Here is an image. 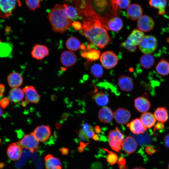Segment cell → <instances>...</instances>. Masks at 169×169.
<instances>
[{
	"mask_svg": "<svg viewBox=\"0 0 169 169\" xmlns=\"http://www.w3.org/2000/svg\"><path fill=\"white\" fill-rule=\"evenodd\" d=\"M114 114L111 109L107 106L104 107L100 109L98 112L99 120L104 123H109L113 119Z\"/></svg>",
	"mask_w": 169,
	"mask_h": 169,
	"instance_id": "obj_23",
	"label": "cell"
},
{
	"mask_svg": "<svg viewBox=\"0 0 169 169\" xmlns=\"http://www.w3.org/2000/svg\"><path fill=\"white\" fill-rule=\"evenodd\" d=\"M23 90L25 95V100L29 103L36 104L38 102L40 96L33 86H26Z\"/></svg>",
	"mask_w": 169,
	"mask_h": 169,
	"instance_id": "obj_12",
	"label": "cell"
},
{
	"mask_svg": "<svg viewBox=\"0 0 169 169\" xmlns=\"http://www.w3.org/2000/svg\"><path fill=\"white\" fill-rule=\"evenodd\" d=\"M168 169H169V165H168Z\"/></svg>",
	"mask_w": 169,
	"mask_h": 169,
	"instance_id": "obj_56",
	"label": "cell"
},
{
	"mask_svg": "<svg viewBox=\"0 0 169 169\" xmlns=\"http://www.w3.org/2000/svg\"><path fill=\"white\" fill-rule=\"evenodd\" d=\"M155 59L154 56L150 54H145L140 59V63L144 69H149L154 64Z\"/></svg>",
	"mask_w": 169,
	"mask_h": 169,
	"instance_id": "obj_29",
	"label": "cell"
},
{
	"mask_svg": "<svg viewBox=\"0 0 169 169\" xmlns=\"http://www.w3.org/2000/svg\"><path fill=\"white\" fill-rule=\"evenodd\" d=\"M46 169H62L61 163L60 159L51 154H48L44 158Z\"/></svg>",
	"mask_w": 169,
	"mask_h": 169,
	"instance_id": "obj_22",
	"label": "cell"
},
{
	"mask_svg": "<svg viewBox=\"0 0 169 169\" xmlns=\"http://www.w3.org/2000/svg\"><path fill=\"white\" fill-rule=\"evenodd\" d=\"M143 10L141 6L137 4L130 5L127 8V14L132 20H138L142 15Z\"/></svg>",
	"mask_w": 169,
	"mask_h": 169,
	"instance_id": "obj_21",
	"label": "cell"
},
{
	"mask_svg": "<svg viewBox=\"0 0 169 169\" xmlns=\"http://www.w3.org/2000/svg\"><path fill=\"white\" fill-rule=\"evenodd\" d=\"M157 46L156 38L151 35H145L139 47L141 51L144 54H151L156 49Z\"/></svg>",
	"mask_w": 169,
	"mask_h": 169,
	"instance_id": "obj_6",
	"label": "cell"
},
{
	"mask_svg": "<svg viewBox=\"0 0 169 169\" xmlns=\"http://www.w3.org/2000/svg\"><path fill=\"white\" fill-rule=\"evenodd\" d=\"M156 69L161 75H167L169 74V62L164 59H161L156 66Z\"/></svg>",
	"mask_w": 169,
	"mask_h": 169,
	"instance_id": "obj_32",
	"label": "cell"
},
{
	"mask_svg": "<svg viewBox=\"0 0 169 169\" xmlns=\"http://www.w3.org/2000/svg\"><path fill=\"white\" fill-rule=\"evenodd\" d=\"M118 156L115 154L111 152L106 156L107 161L111 165L115 164L118 161Z\"/></svg>",
	"mask_w": 169,
	"mask_h": 169,
	"instance_id": "obj_39",
	"label": "cell"
},
{
	"mask_svg": "<svg viewBox=\"0 0 169 169\" xmlns=\"http://www.w3.org/2000/svg\"><path fill=\"white\" fill-rule=\"evenodd\" d=\"M108 137L109 144L111 148L115 151H119L121 148L124 139V135L118 127L111 130Z\"/></svg>",
	"mask_w": 169,
	"mask_h": 169,
	"instance_id": "obj_5",
	"label": "cell"
},
{
	"mask_svg": "<svg viewBox=\"0 0 169 169\" xmlns=\"http://www.w3.org/2000/svg\"><path fill=\"white\" fill-rule=\"evenodd\" d=\"M107 26L108 30L117 32L122 28L123 23L120 18L115 16L111 18L108 21Z\"/></svg>",
	"mask_w": 169,
	"mask_h": 169,
	"instance_id": "obj_26",
	"label": "cell"
},
{
	"mask_svg": "<svg viewBox=\"0 0 169 169\" xmlns=\"http://www.w3.org/2000/svg\"><path fill=\"white\" fill-rule=\"evenodd\" d=\"M133 169H146L141 167H137Z\"/></svg>",
	"mask_w": 169,
	"mask_h": 169,
	"instance_id": "obj_53",
	"label": "cell"
},
{
	"mask_svg": "<svg viewBox=\"0 0 169 169\" xmlns=\"http://www.w3.org/2000/svg\"><path fill=\"white\" fill-rule=\"evenodd\" d=\"M80 45V42L79 39L74 36L69 38L66 42V48L71 51H76L79 48Z\"/></svg>",
	"mask_w": 169,
	"mask_h": 169,
	"instance_id": "obj_34",
	"label": "cell"
},
{
	"mask_svg": "<svg viewBox=\"0 0 169 169\" xmlns=\"http://www.w3.org/2000/svg\"><path fill=\"white\" fill-rule=\"evenodd\" d=\"M39 141L31 133L25 135L16 143L22 148L28 149L33 153L38 149Z\"/></svg>",
	"mask_w": 169,
	"mask_h": 169,
	"instance_id": "obj_4",
	"label": "cell"
},
{
	"mask_svg": "<svg viewBox=\"0 0 169 169\" xmlns=\"http://www.w3.org/2000/svg\"><path fill=\"white\" fill-rule=\"evenodd\" d=\"M41 0H26L27 6L31 11H34L40 6Z\"/></svg>",
	"mask_w": 169,
	"mask_h": 169,
	"instance_id": "obj_38",
	"label": "cell"
},
{
	"mask_svg": "<svg viewBox=\"0 0 169 169\" xmlns=\"http://www.w3.org/2000/svg\"><path fill=\"white\" fill-rule=\"evenodd\" d=\"M131 116V113L129 110L122 108L118 109L114 114V119L119 124L127 123L129 121Z\"/></svg>",
	"mask_w": 169,
	"mask_h": 169,
	"instance_id": "obj_11",
	"label": "cell"
},
{
	"mask_svg": "<svg viewBox=\"0 0 169 169\" xmlns=\"http://www.w3.org/2000/svg\"><path fill=\"white\" fill-rule=\"evenodd\" d=\"M9 98L13 102L18 103L21 101L23 98L24 93L23 90L19 88H14L10 91Z\"/></svg>",
	"mask_w": 169,
	"mask_h": 169,
	"instance_id": "obj_28",
	"label": "cell"
},
{
	"mask_svg": "<svg viewBox=\"0 0 169 169\" xmlns=\"http://www.w3.org/2000/svg\"><path fill=\"white\" fill-rule=\"evenodd\" d=\"M137 25L139 29L141 31L148 32L153 28L154 22L150 16L143 15L138 20Z\"/></svg>",
	"mask_w": 169,
	"mask_h": 169,
	"instance_id": "obj_10",
	"label": "cell"
},
{
	"mask_svg": "<svg viewBox=\"0 0 169 169\" xmlns=\"http://www.w3.org/2000/svg\"><path fill=\"white\" fill-rule=\"evenodd\" d=\"M17 5L21 6L19 0H0V16L3 18L9 16Z\"/></svg>",
	"mask_w": 169,
	"mask_h": 169,
	"instance_id": "obj_7",
	"label": "cell"
},
{
	"mask_svg": "<svg viewBox=\"0 0 169 169\" xmlns=\"http://www.w3.org/2000/svg\"><path fill=\"white\" fill-rule=\"evenodd\" d=\"M22 149L16 142L9 144L7 151V155L9 158L13 161L19 160L22 156Z\"/></svg>",
	"mask_w": 169,
	"mask_h": 169,
	"instance_id": "obj_14",
	"label": "cell"
},
{
	"mask_svg": "<svg viewBox=\"0 0 169 169\" xmlns=\"http://www.w3.org/2000/svg\"><path fill=\"white\" fill-rule=\"evenodd\" d=\"M100 52L99 50L92 49L89 45L86 46V49L81 54V56L87 59V64L90 62L95 61L98 60L100 56Z\"/></svg>",
	"mask_w": 169,
	"mask_h": 169,
	"instance_id": "obj_17",
	"label": "cell"
},
{
	"mask_svg": "<svg viewBox=\"0 0 169 169\" xmlns=\"http://www.w3.org/2000/svg\"><path fill=\"white\" fill-rule=\"evenodd\" d=\"M131 0H117L118 7L120 9L127 8L130 5Z\"/></svg>",
	"mask_w": 169,
	"mask_h": 169,
	"instance_id": "obj_40",
	"label": "cell"
},
{
	"mask_svg": "<svg viewBox=\"0 0 169 169\" xmlns=\"http://www.w3.org/2000/svg\"><path fill=\"white\" fill-rule=\"evenodd\" d=\"M1 139L0 138V144L1 143Z\"/></svg>",
	"mask_w": 169,
	"mask_h": 169,
	"instance_id": "obj_55",
	"label": "cell"
},
{
	"mask_svg": "<svg viewBox=\"0 0 169 169\" xmlns=\"http://www.w3.org/2000/svg\"><path fill=\"white\" fill-rule=\"evenodd\" d=\"M125 162V160L124 158H120L119 160L118 164H119L120 165H124Z\"/></svg>",
	"mask_w": 169,
	"mask_h": 169,
	"instance_id": "obj_49",
	"label": "cell"
},
{
	"mask_svg": "<svg viewBox=\"0 0 169 169\" xmlns=\"http://www.w3.org/2000/svg\"><path fill=\"white\" fill-rule=\"evenodd\" d=\"M167 42H168L169 43V38L167 39Z\"/></svg>",
	"mask_w": 169,
	"mask_h": 169,
	"instance_id": "obj_54",
	"label": "cell"
},
{
	"mask_svg": "<svg viewBox=\"0 0 169 169\" xmlns=\"http://www.w3.org/2000/svg\"><path fill=\"white\" fill-rule=\"evenodd\" d=\"M79 14L107 23L118 13L117 0H74Z\"/></svg>",
	"mask_w": 169,
	"mask_h": 169,
	"instance_id": "obj_1",
	"label": "cell"
},
{
	"mask_svg": "<svg viewBox=\"0 0 169 169\" xmlns=\"http://www.w3.org/2000/svg\"><path fill=\"white\" fill-rule=\"evenodd\" d=\"M94 134L93 128H91L89 131H88L85 134V136L87 139H89V138L92 137L93 135Z\"/></svg>",
	"mask_w": 169,
	"mask_h": 169,
	"instance_id": "obj_45",
	"label": "cell"
},
{
	"mask_svg": "<svg viewBox=\"0 0 169 169\" xmlns=\"http://www.w3.org/2000/svg\"><path fill=\"white\" fill-rule=\"evenodd\" d=\"M163 142L164 145L169 148V134L165 136L163 139Z\"/></svg>",
	"mask_w": 169,
	"mask_h": 169,
	"instance_id": "obj_44",
	"label": "cell"
},
{
	"mask_svg": "<svg viewBox=\"0 0 169 169\" xmlns=\"http://www.w3.org/2000/svg\"><path fill=\"white\" fill-rule=\"evenodd\" d=\"M7 81L9 86L13 88H18L23 81L21 75L16 72L10 74L7 77Z\"/></svg>",
	"mask_w": 169,
	"mask_h": 169,
	"instance_id": "obj_25",
	"label": "cell"
},
{
	"mask_svg": "<svg viewBox=\"0 0 169 169\" xmlns=\"http://www.w3.org/2000/svg\"><path fill=\"white\" fill-rule=\"evenodd\" d=\"M5 90L4 86L2 84H0V95L1 96H3V93Z\"/></svg>",
	"mask_w": 169,
	"mask_h": 169,
	"instance_id": "obj_48",
	"label": "cell"
},
{
	"mask_svg": "<svg viewBox=\"0 0 169 169\" xmlns=\"http://www.w3.org/2000/svg\"><path fill=\"white\" fill-rule=\"evenodd\" d=\"M127 126L134 134H139L143 133L147 128L143 125L140 119L133 120L127 125Z\"/></svg>",
	"mask_w": 169,
	"mask_h": 169,
	"instance_id": "obj_20",
	"label": "cell"
},
{
	"mask_svg": "<svg viewBox=\"0 0 169 169\" xmlns=\"http://www.w3.org/2000/svg\"><path fill=\"white\" fill-rule=\"evenodd\" d=\"M143 32L139 29H134L129 36L125 41L132 45H139L144 37Z\"/></svg>",
	"mask_w": 169,
	"mask_h": 169,
	"instance_id": "obj_18",
	"label": "cell"
},
{
	"mask_svg": "<svg viewBox=\"0 0 169 169\" xmlns=\"http://www.w3.org/2000/svg\"><path fill=\"white\" fill-rule=\"evenodd\" d=\"M164 125L162 123L158 122L155 125L154 129L155 130H160L162 129L164 127Z\"/></svg>",
	"mask_w": 169,
	"mask_h": 169,
	"instance_id": "obj_46",
	"label": "cell"
},
{
	"mask_svg": "<svg viewBox=\"0 0 169 169\" xmlns=\"http://www.w3.org/2000/svg\"><path fill=\"white\" fill-rule=\"evenodd\" d=\"M12 47L8 43L0 42V57H5L8 56L11 54Z\"/></svg>",
	"mask_w": 169,
	"mask_h": 169,
	"instance_id": "obj_36",
	"label": "cell"
},
{
	"mask_svg": "<svg viewBox=\"0 0 169 169\" xmlns=\"http://www.w3.org/2000/svg\"><path fill=\"white\" fill-rule=\"evenodd\" d=\"M120 46L122 47L125 48L131 52H135L137 48L136 46L131 45L125 41L122 43Z\"/></svg>",
	"mask_w": 169,
	"mask_h": 169,
	"instance_id": "obj_41",
	"label": "cell"
},
{
	"mask_svg": "<svg viewBox=\"0 0 169 169\" xmlns=\"http://www.w3.org/2000/svg\"><path fill=\"white\" fill-rule=\"evenodd\" d=\"M51 132L49 126L41 125L36 127L32 133L39 141L43 142L48 140L51 135Z\"/></svg>",
	"mask_w": 169,
	"mask_h": 169,
	"instance_id": "obj_9",
	"label": "cell"
},
{
	"mask_svg": "<svg viewBox=\"0 0 169 169\" xmlns=\"http://www.w3.org/2000/svg\"><path fill=\"white\" fill-rule=\"evenodd\" d=\"M48 49L45 46L36 44L33 47L31 54L32 57L41 60L49 54Z\"/></svg>",
	"mask_w": 169,
	"mask_h": 169,
	"instance_id": "obj_16",
	"label": "cell"
},
{
	"mask_svg": "<svg viewBox=\"0 0 169 169\" xmlns=\"http://www.w3.org/2000/svg\"><path fill=\"white\" fill-rule=\"evenodd\" d=\"M72 26H73L74 28L77 30H80L82 27L81 23L78 21L73 22Z\"/></svg>",
	"mask_w": 169,
	"mask_h": 169,
	"instance_id": "obj_43",
	"label": "cell"
},
{
	"mask_svg": "<svg viewBox=\"0 0 169 169\" xmlns=\"http://www.w3.org/2000/svg\"><path fill=\"white\" fill-rule=\"evenodd\" d=\"M92 137L95 141H98L99 140V136L95 134L93 135Z\"/></svg>",
	"mask_w": 169,
	"mask_h": 169,
	"instance_id": "obj_50",
	"label": "cell"
},
{
	"mask_svg": "<svg viewBox=\"0 0 169 169\" xmlns=\"http://www.w3.org/2000/svg\"><path fill=\"white\" fill-rule=\"evenodd\" d=\"M137 146L136 140L131 136H128L124 139L121 145L122 150L129 154L134 152L136 150Z\"/></svg>",
	"mask_w": 169,
	"mask_h": 169,
	"instance_id": "obj_15",
	"label": "cell"
},
{
	"mask_svg": "<svg viewBox=\"0 0 169 169\" xmlns=\"http://www.w3.org/2000/svg\"><path fill=\"white\" fill-rule=\"evenodd\" d=\"M143 125L147 128H150L153 126L156 122L154 115L149 112H146L141 116L140 119Z\"/></svg>",
	"mask_w": 169,
	"mask_h": 169,
	"instance_id": "obj_27",
	"label": "cell"
},
{
	"mask_svg": "<svg viewBox=\"0 0 169 169\" xmlns=\"http://www.w3.org/2000/svg\"><path fill=\"white\" fill-rule=\"evenodd\" d=\"M92 75L97 78L101 77L103 74V69L101 66L98 64H93L91 68Z\"/></svg>",
	"mask_w": 169,
	"mask_h": 169,
	"instance_id": "obj_37",
	"label": "cell"
},
{
	"mask_svg": "<svg viewBox=\"0 0 169 169\" xmlns=\"http://www.w3.org/2000/svg\"><path fill=\"white\" fill-rule=\"evenodd\" d=\"M95 129L96 133H100L101 130L98 126H96L95 127Z\"/></svg>",
	"mask_w": 169,
	"mask_h": 169,
	"instance_id": "obj_51",
	"label": "cell"
},
{
	"mask_svg": "<svg viewBox=\"0 0 169 169\" xmlns=\"http://www.w3.org/2000/svg\"><path fill=\"white\" fill-rule=\"evenodd\" d=\"M93 99L98 105L104 106L106 105L109 102V98L103 92L100 91L95 94Z\"/></svg>",
	"mask_w": 169,
	"mask_h": 169,
	"instance_id": "obj_33",
	"label": "cell"
},
{
	"mask_svg": "<svg viewBox=\"0 0 169 169\" xmlns=\"http://www.w3.org/2000/svg\"><path fill=\"white\" fill-rule=\"evenodd\" d=\"M2 107L0 105V117L3 114V111L2 108Z\"/></svg>",
	"mask_w": 169,
	"mask_h": 169,
	"instance_id": "obj_52",
	"label": "cell"
},
{
	"mask_svg": "<svg viewBox=\"0 0 169 169\" xmlns=\"http://www.w3.org/2000/svg\"><path fill=\"white\" fill-rule=\"evenodd\" d=\"M63 5L64 13L68 18L72 20L78 17V12L74 7L70 5H67L65 4Z\"/></svg>",
	"mask_w": 169,
	"mask_h": 169,
	"instance_id": "obj_35",
	"label": "cell"
},
{
	"mask_svg": "<svg viewBox=\"0 0 169 169\" xmlns=\"http://www.w3.org/2000/svg\"><path fill=\"white\" fill-rule=\"evenodd\" d=\"M107 30V24L99 20L86 19L83 21L80 32L92 45L102 49L111 41Z\"/></svg>",
	"mask_w": 169,
	"mask_h": 169,
	"instance_id": "obj_2",
	"label": "cell"
},
{
	"mask_svg": "<svg viewBox=\"0 0 169 169\" xmlns=\"http://www.w3.org/2000/svg\"><path fill=\"white\" fill-rule=\"evenodd\" d=\"M134 105L136 109L142 113L146 112L151 107L149 100L144 97H139L134 101Z\"/></svg>",
	"mask_w": 169,
	"mask_h": 169,
	"instance_id": "obj_24",
	"label": "cell"
},
{
	"mask_svg": "<svg viewBox=\"0 0 169 169\" xmlns=\"http://www.w3.org/2000/svg\"><path fill=\"white\" fill-rule=\"evenodd\" d=\"M100 61L102 65L106 69L114 67L118 63V58L116 54L110 51L103 52L101 55Z\"/></svg>",
	"mask_w": 169,
	"mask_h": 169,
	"instance_id": "obj_8",
	"label": "cell"
},
{
	"mask_svg": "<svg viewBox=\"0 0 169 169\" xmlns=\"http://www.w3.org/2000/svg\"><path fill=\"white\" fill-rule=\"evenodd\" d=\"M61 154L63 155H67L69 153V149L65 147H63L60 149Z\"/></svg>",
	"mask_w": 169,
	"mask_h": 169,
	"instance_id": "obj_47",
	"label": "cell"
},
{
	"mask_svg": "<svg viewBox=\"0 0 169 169\" xmlns=\"http://www.w3.org/2000/svg\"><path fill=\"white\" fill-rule=\"evenodd\" d=\"M118 85L122 90L130 92L134 87L133 79L126 75H121L119 78Z\"/></svg>",
	"mask_w": 169,
	"mask_h": 169,
	"instance_id": "obj_19",
	"label": "cell"
},
{
	"mask_svg": "<svg viewBox=\"0 0 169 169\" xmlns=\"http://www.w3.org/2000/svg\"><path fill=\"white\" fill-rule=\"evenodd\" d=\"M154 115L156 120L162 123L166 121L168 118V111L164 107L157 108L154 112Z\"/></svg>",
	"mask_w": 169,
	"mask_h": 169,
	"instance_id": "obj_31",
	"label": "cell"
},
{
	"mask_svg": "<svg viewBox=\"0 0 169 169\" xmlns=\"http://www.w3.org/2000/svg\"><path fill=\"white\" fill-rule=\"evenodd\" d=\"M149 4L151 7L158 9L159 14L163 15L165 14L167 5L166 0H149Z\"/></svg>",
	"mask_w": 169,
	"mask_h": 169,
	"instance_id": "obj_30",
	"label": "cell"
},
{
	"mask_svg": "<svg viewBox=\"0 0 169 169\" xmlns=\"http://www.w3.org/2000/svg\"><path fill=\"white\" fill-rule=\"evenodd\" d=\"M9 102V100L8 98H4L0 101V105L2 108H5L8 106Z\"/></svg>",
	"mask_w": 169,
	"mask_h": 169,
	"instance_id": "obj_42",
	"label": "cell"
},
{
	"mask_svg": "<svg viewBox=\"0 0 169 169\" xmlns=\"http://www.w3.org/2000/svg\"><path fill=\"white\" fill-rule=\"evenodd\" d=\"M60 59L61 64L64 66L69 67L75 64L77 60V57L74 52L70 51H65L62 53Z\"/></svg>",
	"mask_w": 169,
	"mask_h": 169,
	"instance_id": "obj_13",
	"label": "cell"
},
{
	"mask_svg": "<svg viewBox=\"0 0 169 169\" xmlns=\"http://www.w3.org/2000/svg\"><path fill=\"white\" fill-rule=\"evenodd\" d=\"M48 19L53 30L63 34L72 26L73 22L65 15L64 5L57 4L49 12Z\"/></svg>",
	"mask_w": 169,
	"mask_h": 169,
	"instance_id": "obj_3",
	"label": "cell"
}]
</instances>
